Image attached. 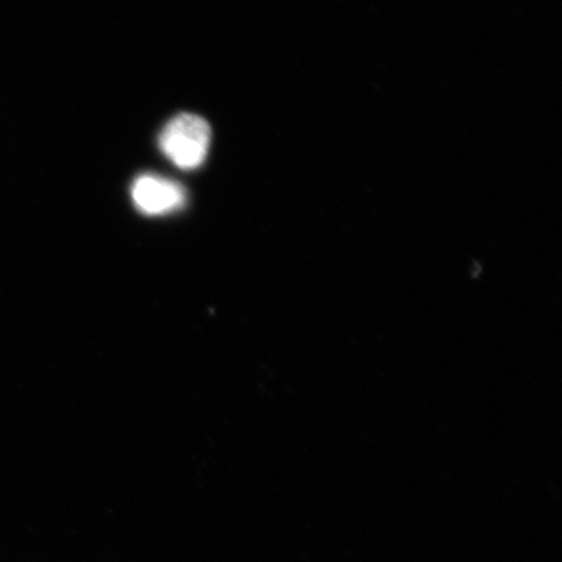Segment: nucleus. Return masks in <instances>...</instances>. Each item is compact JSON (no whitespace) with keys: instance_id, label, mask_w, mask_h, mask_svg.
I'll use <instances>...</instances> for the list:
<instances>
[{"instance_id":"nucleus-1","label":"nucleus","mask_w":562,"mask_h":562,"mask_svg":"<svg viewBox=\"0 0 562 562\" xmlns=\"http://www.w3.org/2000/svg\"><path fill=\"white\" fill-rule=\"evenodd\" d=\"M210 144L209 122L191 113L173 117L166 124L160 136L162 154L183 171H192L202 166L209 155Z\"/></svg>"},{"instance_id":"nucleus-2","label":"nucleus","mask_w":562,"mask_h":562,"mask_svg":"<svg viewBox=\"0 0 562 562\" xmlns=\"http://www.w3.org/2000/svg\"><path fill=\"white\" fill-rule=\"evenodd\" d=\"M132 198L140 213L157 216L181 209L187 202V192L176 181L143 176L133 184Z\"/></svg>"}]
</instances>
